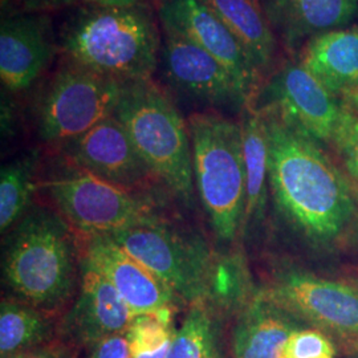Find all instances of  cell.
Here are the masks:
<instances>
[{
    "label": "cell",
    "instance_id": "e0dca14e",
    "mask_svg": "<svg viewBox=\"0 0 358 358\" xmlns=\"http://www.w3.org/2000/svg\"><path fill=\"white\" fill-rule=\"evenodd\" d=\"M278 41L288 51L303 50L312 38L349 24L358 0H262Z\"/></svg>",
    "mask_w": 358,
    "mask_h": 358
},
{
    "label": "cell",
    "instance_id": "f1b7e54d",
    "mask_svg": "<svg viewBox=\"0 0 358 358\" xmlns=\"http://www.w3.org/2000/svg\"><path fill=\"white\" fill-rule=\"evenodd\" d=\"M22 13H47L48 11L59 10L72 4H77L78 0H19Z\"/></svg>",
    "mask_w": 358,
    "mask_h": 358
},
{
    "label": "cell",
    "instance_id": "5bb4252c",
    "mask_svg": "<svg viewBox=\"0 0 358 358\" xmlns=\"http://www.w3.org/2000/svg\"><path fill=\"white\" fill-rule=\"evenodd\" d=\"M159 65L167 84L192 100L235 109L248 106L230 72L186 38L162 32Z\"/></svg>",
    "mask_w": 358,
    "mask_h": 358
},
{
    "label": "cell",
    "instance_id": "3957f363",
    "mask_svg": "<svg viewBox=\"0 0 358 358\" xmlns=\"http://www.w3.org/2000/svg\"><path fill=\"white\" fill-rule=\"evenodd\" d=\"M7 285L47 313L62 307L76 279L75 244L63 217L34 208L17 222L3 259Z\"/></svg>",
    "mask_w": 358,
    "mask_h": 358
},
{
    "label": "cell",
    "instance_id": "4316f807",
    "mask_svg": "<svg viewBox=\"0 0 358 358\" xmlns=\"http://www.w3.org/2000/svg\"><path fill=\"white\" fill-rule=\"evenodd\" d=\"M332 145L340 154L349 176L358 183V115L343 110Z\"/></svg>",
    "mask_w": 358,
    "mask_h": 358
},
{
    "label": "cell",
    "instance_id": "9c48e42d",
    "mask_svg": "<svg viewBox=\"0 0 358 358\" xmlns=\"http://www.w3.org/2000/svg\"><path fill=\"white\" fill-rule=\"evenodd\" d=\"M257 103L259 108L276 110L288 124L319 143H332L344 110L340 99L301 62L294 60L280 63L267 77L254 105Z\"/></svg>",
    "mask_w": 358,
    "mask_h": 358
},
{
    "label": "cell",
    "instance_id": "ffe728a7",
    "mask_svg": "<svg viewBox=\"0 0 358 358\" xmlns=\"http://www.w3.org/2000/svg\"><path fill=\"white\" fill-rule=\"evenodd\" d=\"M300 62L340 99L358 87V28L334 29L312 38Z\"/></svg>",
    "mask_w": 358,
    "mask_h": 358
},
{
    "label": "cell",
    "instance_id": "44dd1931",
    "mask_svg": "<svg viewBox=\"0 0 358 358\" xmlns=\"http://www.w3.org/2000/svg\"><path fill=\"white\" fill-rule=\"evenodd\" d=\"M244 166H245V210L243 224L263 217L267 201L268 140L262 112L254 105L243 109L242 117Z\"/></svg>",
    "mask_w": 358,
    "mask_h": 358
},
{
    "label": "cell",
    "instance_id": "9a60e30c",
    "mask_svg": "<svg viewBox=\"0 0 358 358\" xmlns=\"http://www.w3.org/2000/svg\"><path fill=\"white\" fill-rule=\"evenodd\" d=\"M59 50L47 13L3 19L0 27V77L11 92L26 90L51 64Z\"/></svg>",
    "mask_w": 358,
    "mask_h": 358
},
{
    "label": "cell",
    "instance_id": "ba28073f",
    "mask_svg": "<svg viewBox=\"0 0 358 358\" xmlns=\"http://www.w3.org/2000/svg\"><path fill=\"white\" fill-rule=\"evenodd\" d=\"M124 83L65 60L38 103L43 141L60 145L115 115Z\"/></svg>",
    "mask_w": 358,
    "mask_h": 358
},
{
    "label": "cell",
    "instance_id": "d6a6232c",
    "mask_svg": "<svg viewBox=\"0 0 358 358\" xmlns=\"http://www.w3.org/2000/svg\"><path fill=\"white\" fill-rule=\"evenodd\" d=\"M10 0H1V4H4V3H8Z\"/></svg>",
    "mask_w": 358,
    "mask_h": 358
},
{
    "label": "cell",
    "instance_id": "5b68a950",
    "mask_svg": "<svg viewBox=\"0 0 358 358\" xmlns=\"http://www.w3.org/2000/svg\"><path fill=\"white\" fill-rule=\"evenodd\" d=\"M187 128L196 192L217 238L232 241L245 210L242 127L215 112H196Z\"/></svg>",
    "mask_w": 358,
    "mask_h": 358
},
{
    "label": "cell",
    "instance_id": "277c9868",
    "mask_svg": "<svg viewBox=\"0 0 358 358\" xmlns=\"http://www.w3.org/2000/svg\"><path fill=\"white\" fill-rule=\"evenodd\" d=\"M115 117L155 177L186 205L194 201L187 121L153 78L124 83Z\"/></svg>",
    "mask_w": 358,
    "mask_h": 358
},
{
    "label": "cell",
    "instance_id": "83f0119b",
    "mask_svg": "<svg viewBox=\"0 0 358 358\" xmlns=\"http://www.w3.org/2000/svg\"><path fill=\"white\" fill-rule=\"evenodd\" d=\"M88 358H131L127 334L106 337L90 349Z\"/></svg>",
    "mask_w": 358,
    "mask_h": 358
},
{
    "label": "cell",
    "instance_id": "cb8c5ba5",
    "mask_svg": "<svg viewBox=\"0 0 358 358\" xmlns=\"http://www.w3.org/2000/svg\"><path fill=\"white\" fill-rule=\"evenodd\" d=\"M36 154H27L1 169L0 174V230L4 234L27 214L35 189Z\"/></svg>",
    "mask_w": 358,
    "mask_h": 358
},
{
    "label": "cell",
    "instance_id": "4fadbf2b",
    "mask_svg": "<svg viewBox=\"0 0 358 358\" xmlns=\"http://www.w3.org/2000/svg\"><path fill=\"white\" fill-rule=\"evenodd\" d=\"M57 146L65 159L131 192L157 178L115 115Z\"/></svg>",
    "mask_w": 358,
    "mask_h": 358
},
{
    "label": "cell",
    "instance_id": "6da1fadb",
    "mask_svg": "<svg viewBox=\"0 0 358 358\" xmlns=\"http://www.w3.org/2000/svg\"><path fill=\"white\" fill-rule=\"evenodd\" d=\"M257 109L267 130L269 183L279 208L309 241L331 243L356 213L348 179L319 142L294 128L276 110Z\"/></svg>",
    "mask_w": 358,
    "mask_h": 358
},
{
    "label": "cell",
    "instance_id": "7a4b0ae2",
    "mask_svg": "<svg viewBox=\"0 0 358 358\" xmlns=\"http://www.w3.org/2000/svg\"><path fill=\"white\" fill-rule=\"evenodd\" d=\"M161 24L149 4H81L57 38L65 60L121 83L153 78L162 47Z\"/></svg>",
    "mask_w": 358,
    "mask_h": 358
},
{
    "label": "cell",
    "instance_id": "4dcf8cb0",
    "mask_svg": "<svg viewBox=\"0 0 358 358\" xmlns=\"http://www.w3.org/2000/svg\"><path fill=\"white\" fill-rule=\"evenodd\" d=\"M149 0H78L80 4H99V6H118V7H129L148 4Z\"/></svg>",
    "mask_w": 358,
    "mask_h": 358
},
{
    "label": "cell",
    "instance_id": "30bf717a",
    "mask_svg": "<svg viewBox=\"0 0 358 358\" xmlns=\"http://www.w3.org/2000/svg\"><path fill=\"white\" fill-rule=\"evenodd\" d=\"M157 16L162 32L186 38L223 65L243 92L248 105L264 84L243 45L202 0H158Z\"/></svg>",
    "mask_w": 358,
    "mask_h": 358
},
{
    "label": "cell",
    "instance_id": "52a82bcc",
    "mask_svg": "<svg viewBox=\"0 0 358 358\" xmlns=\"http://www.w3.org/2000/svg\"><path fill=\"white\" fill-rule=\"evenodd\" d=\"M80 234H113L161 220L146 199L66 159L41 183Z\"/></svg>",
    "mask_w": 358,
    "mask_h": 358
},
{
    "label": "cell",
    "instance_id": "2e32d148",
    "mask_svg": "<svg viewBox=\"0 0 358 358\" xmlns=\"http://www.w3.org/2000/svg\"><path fill=\"white\" fill-rule=\"evenodd\" d=\"M133 319V312L110 282L83 263L80 294L60 328L68 343L90 349L106 337L127 334Z\"/></svg>",
    "mask_w": 358,
    "mask_h": 358
},
{
    "label": "cell",
    "instance_id": "f546056e",
    "mask_svg": "<svg viewBox=\"0 0 358 358\" xmlns=\"http://www.w3.org/2000/svg\"><path fill=\"white\" fill-rule=\"evenodd\" d=\"M6 358H69V355L64 349L45 345Z\"/></svg>",
    "mask_w": 358,
    "mask_h": 358
},
{
    "label": "cell",
    "instance_id": "ac0fdd59",
    "mask_svg": "<svg viewBox=\"0 0 358 358\" xmlns=\"http://www.w3.org/2000/svg\"><path fill=\"white\" fill-rule=\"evenodd\" d=\"M299 329L297 319L262 292L242 309L232 337L234 358H282Z\"/></svg>",
    "mask_w": 358,
    "mask_h": 358
},
{
    "label": "cell",
    "instance_id": "1f68e13d",
    "mask_svg": "<svg viewBox=\"0 0 358 358\" xmlns=\"http://www.w3.org/2000/svg\"><path fill=\"white\" fill-rule=\"evenodd\" d=\"M340 101L345 110L358 115V87L355 90H349L345 94H343L340 97Z\"/></svg>",
    "mask_w": 358,
    "mask_h": 358
},
{
    "label": "cell",
    "instance_id": "484cf974",
    "mask_svg": "<svg viewBox=\"0 0 358 358\" xmlns=\"http://www.w3.org/2000/svg\"><path fill=\"white\" fill-rule=\"evenodd\" d=\"M336 349L328 336L317 329H299L289 337L282 358H334Z\"/></svg>",
    "mask_w": 358,
    "mask_h": 358
},
{
    "label": "cell",
    "instance_id": "8992f818",
    "mask_svg": "<svg viewBox=\"0 0 358 358\" xmlns=\"http://www.w3.org/2000/svg\"><path fill=\"white\" fill-rule=\"evenodd\" d=\"M109 236L150 269L178 301L210 304L219 263L202 239L173 230L162 220Z\"/></svg>",
    "mask_w": 358,
    "mask_h": 358
},
{
    "label": "cell",
    "instance_id": "603a6c76",
    "mask_svg": "<svg viewBox=\"0 0 358 358\" xmlns=\"http://www.w3.org/2000/svg\"><path fill=\"white\" fill-rule=\"evenodd\" d=\"M167 358H224L214 308L205 301L189 306Z\"/></svg>",
    "mask_w": 358,
    "mask_h": 358
},
{
    "label": "cell",
    "instance_id": "7c38bea8",
    "mask_svg": "<svg viewBox=\"0 0 358 358\" xmlns=\"http://www.w3.org/2000/svg\"><path fill=\"white\" fill-rule=\"evenodd\" d=\"M83 263L99 271L125 300L134 316L157 315L173 321L176 296L153 272L105 234H81Z\"/></svg>",
    "mask_w": 358,
    "mask_h": 358
},
{
    "label": "cell",
    "instance_id": "d4e9b609",
    "mask_svg": "<svg viewBox=\"0 0 358 358\" xmlns=\"http://www.w3.org/2000/svg\"><path fill=\"white\" fill-rule=\"evenodd\" d=\"M176 331L171 321L164 320L157 315L134 316L127 332L130 355L152 353L171 345Z\"/></svg>",
    "mask_w": 358,
    "mask_h": 358
},
{
    "label": "cell",
    "instance_id": "d6986e66",
    "mask_svg": "<svg viewBox=\"0 0 358 358\" xmlns=\"http://www.w3.org/2000/svg\"><path fill=\"white\" fill-rule=\"evenodd\" d=\"M243 45L264 78L280 64L279 41L269 24L262 0H202Z\"/></svg>",
    "mask_w": 358,
    "mask_h": 358
},
{
    "label": "cell",
    "instance_id": "7402d4cb",
    "mask_svg": "<svg viewBox=\"0 0 358 358\" xmlns=\"http://www.w3.org/2000/svg\"><path fill=\"white\" fill-rule=\"evenodd\" d=\"M53 324L48 313L24 301L3 300L0 306V356L48 345Z\"/></svg>",
    "mask_w": 358,
    "mask_h": 358
},
{
    "label": "cell",
    "instance_id": "8fae6325",
    "mask_svg": "<svg viewBox=\"0 0 358 358\" xmlns=\"http://www.w3.org/2000/svg\"><path fill=\"white\" fill-rule=\"evenodd\" d=\"M264 294L297 320L358 340V291L346 284L288 269Z\"/></svg>",
    "mask_w": 358,
    "mask_h": 358
}]
</instances>
